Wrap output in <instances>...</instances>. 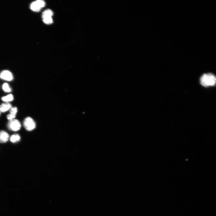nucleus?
Returning a JSON list of instances; mask_svg holds the SVG:
<instances>
[{
  "label": "nucleus",
  "mask_w": 216,
  "mask_h": 216,
  "mask_svg": "<svg viewBox=\"0 0 216 216\" xmlns=\"http://www.w3.org/2000/svg\"><path fill=\"white\" fill-rule=\"evenodd\" d=\"M43 22L47 24H52L53 22L52 17H42Z\"/></svg>",
  "instance_id": "11"
},
{
  "label": "nucleus",
  "mask_w": 216,
  "mask_h": 216,
  "mask_svg": "<svg viewBox=\"0 0 216 216\" xmlns=\"http://www.w3.org/2000/svg\"><path fill=\"white\" fill-rule=\"evenodd\" d=\"M45 5V3L42 0H38L32 3L30 5L31 10L35 12L39 11Z\"/></svg>",
  "instance_id": "4"
},
{
  "label": "nucleus",
  "mask_w": 216,
  "mask_h": 216,
  "mask_svg": "<svg viewBox=\"0 0 216 216\" xmlns=\"http://www.w3.org/2000/svg\"><path fill=\"white\" fill-rule=\"evenodd\" d=\"M11 107L12 105L9 103H5L0 106V110L1 112L4 113L9 110Z\"/></svg>",
  "instance_id": "7"
},
{
  "label": "nucleus",
  "mask_w": 216,
  "mask_h": 216,
  "mask_svg": "<svg viewBox=\"0 0 216 216\" xmlns=\"http://www.w3.org/2000/svg\"><path fill=\"white\" fill-rule=\"evenodd\" d=\"M53 15L52 11L50 9H47L44 11L42 13V17H52Z\"/></svg>",
  "instance_id": "9"
},
{
  "label": "nucleus",
  "mask_w": 216,
  "mask_h": 216,
  "mask_svg": "<svg viewBox=\"0 0 216 216\" xmlns=\"http://www.w3.org/2000/svg\"><path fill=\"white\" fill-rule=\"evenodd\" d=\"M9 138V136L8 133L3 131H0V143H5L7 142Z\"/></svg>",
  "instance_id": "6"
},
{
  "label": "nucleus",
  "mask_w": 216,
  "mask_h": 216,
  "mask_svg": "<svg viewBox=\"0 0 216 216\" xmlns=\"http://www.w3.org/2000/svg\"><path fill=\"white\" fill-rule=\"evenodd\" d=\"M0 78L6 81H10L13 80V76L10 71L5 70L0 73Z\"/></svg>",
  "instance_id": "5"
},
{
  "label": "nucleus",
  "mask_w": 216,
  "mask_h": 216,
  "mask_svg": "<svg viewBox=\"0 0 216 216\" xmlns=\"http://www.w3.org/2000/svg\"><path fill=\"white\" fill-rule=\"evenodd\" d=\"M23 125L25 129L30 131L35 128L36 124L32 118L28 117L25 119L23 122Z\"/></svg>",
  "instance_id": "2"
},
{
  "label": "nucleus",
  "mask_w": 216,
  "mask_h": 216,
  "mask_svg": "<svg viewBox=\"0 0 216 216\" xmlns=\"http://www.w3.org/2000/svg\"><path fill=\"white\" fill-rule=\"evenodd\" d=\"M200 82L203 86L206 87L214 86L216 83V76L212 73L204 74L200 78Z\"/></svg>",
  "instance_id": "1"
},
{
  "label": "nucleus",
  "mask_w": 216,
  "mask_h": 216,
  "mask_svg": "<svg viewBox=\"0 0 216 216\" xmlns=\"http://www.w3.org/2000/svg\"><path fill=\"white\" fill-rule=\"evenodd\" d=\"M8 127L11 130L17 131L20 129L21 125L18 120L14 119L9 120L8 124Z\"/></svg>",
  "instance_id": "3"
},
{
  "label": "nucleus",
  "mask_w": 216,
  "mask_h": 216,
  "mask_svg": "<svg viewBox=\"0 0 216 216\" xmlns=\"http://www.w3.org/2000/svg\"><path fill=\"white\" fill-rule=\"evenodd\" d=\"M10 113L15 116H16L18 110L17 108L16 107H12L10 109Z\"/></svg>",
  "instance_id": "13"
},
{
  "label": "nucleus",
  "mask_w": 216,
  "mask_h": 216,
  "mask_svg": "<svg viewBox=\"0 0 216 216\" xmlns=\"http://www.w3.org/2000/svg\"><path fill=\"white\" fill-rule=\"evenodd\" d=\"M20 139V136L17 134L12 136L10 138V140L13 143H15L19 141Z\"/></svg>",
  "instance_id": "10"
},
{
  "label": "nucleus",
  "mask_w": 216,
  "mask_h": 216,
  "mask_svg": "<svg viewBox=\"0 0 216 216\" xmlns=\"http://www.w3.org/2000/svg\"><path fill=\"white\" fill-rule=\"evenodd\" d=\"M1 110H0V114H1Z\"/></svg>",
  "instance_id": "14"
},
{
  "label": "nucleus",
  "mask_w": 216,
  "mask_h": 216,
  "mask_svg": "<svg viewBox=\"0 0 216 216\" xmlns=\"http://www.w3.org/2000/svg\"><path fill=\"white\" fill-rule=\"evenodd\" d=\"M3 91L6 93H10L11 91V89L7 83H5L2 86Z\"/></svg>",
  "instance_id": "12"
},
{
  "label": "nucleus",
  "mask_w": 216,
  "mask_h": 216,
  "mask_svg": "<svg viewBox=\"0 0 216 216\" xmlns=\"http://www.w3.org/2000/svg\"><path fill=\"white\" fill-rule=\"evenodd\" d=\"M2 100L5 103L11 102L14 99V97L12 94H9L7 96L3 97L1 98Z\"/></svg>",
  "instance_id": "8"
}]
</instances>
